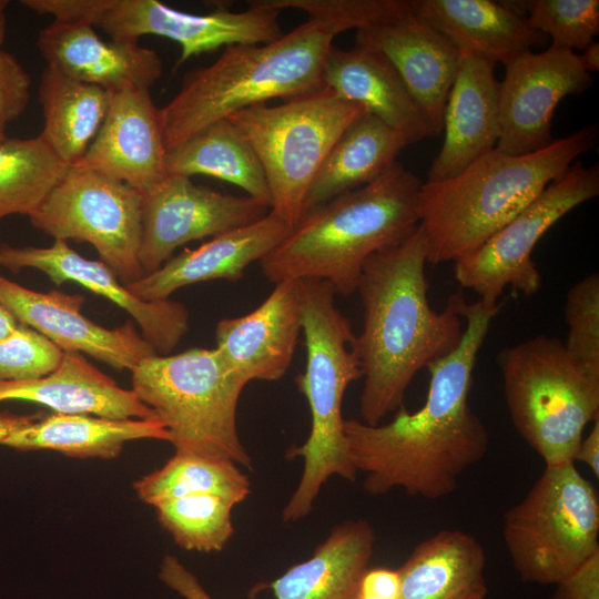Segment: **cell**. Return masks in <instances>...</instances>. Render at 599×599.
Returning a JSON list of instances; mask_svg holds the SVG:
<instances>
[{"label":"cell","instance_id":"cell-14","mask_svg":"<svg viewBox=\"0 0 599 599\" xmlns=\"http://www.w3.org/2000/svg\"><path fill=\"white\" fill-rule=\"evenodd\" d=\"M271 206L196 185L191 177L170 175L143 194L139 262L144 275L159 270L173 252L191 241L214 237L254 223Z\"/></svg>","mask_w":599,"mask_h":599},{"label":"cell","instance_id":"cell-42","mask_svg":"<svg viewBox=\"0 0 599 599\" xmlns=\"http://www.w3.org/2000/svg\"><path fill=\"white\" fill-rule=\"evenodd\" d=\"M551 599H599V551L557 582Z\"/></svg>","mask_w":599,"mask_h":599},{"label":"cell","instance_id":"cell-18","mask_svg":"<svg viewBox=\"0 0 599 599\" xmlns=\"http://www.w3.org/2000/svg\"><path fill=\"white\" fill-rule=\"evenodd\" d=\"M302 329L300 284L286 280L276 283L251 313L221 319L214 349L229 375L242 385L275 382L291 366Z\"/></svg>","mask_w":599,"mask_h":599},{"label":"cell","instance_id":"cell-37","mask_svg":"<svg viewBox=\"0 0 599 599\" xmlns=\"http://www.w3.org/2000/svg\"><path fill=\"white\" fill-rule=\"evenodd\" d=\"M565 318L569 355L588 375L599 378V274L591 273L567 292Z\"/></svg>","mask_w":599,"mask_h":599},{"label":"cell","instance_id":"cell-40","mask_svg":"<svg viewBox=\"0 0 599 599\" xmlns=\"http://www.w3.org/2000/svg\"><path fill=\"white\" fill-rule=\"evenodd\" d=\"M31 78L18 60L0 50V129L19 118L30 95Z\"/></svg>","mask_w":599,"mask_h":599},{"label":"cell","instance_id":"cell-15","mask_svg":"<svg viewBox=\"0 0 599 599\" xmlns=\"http://www.w3.org/2000/svg\"><path fill=\"white\" fill-rule=\"evenodd\" d=\"M593 78L573 51L549 47L526 51L505 63L499 82L500 136L496 149L508 155H525L552 141L556 106L567 95L588 90Z\"/></svg>","mask_w":599,"mask_h":599},{"label":"cell","instance_id":"cell-27","mask_svg":"<svg viewBox=\"0 0 599 599\" xmlns=\"http://www.w3.org/2000/svg\"><path fill=\"white\" fill-rule=\"evenodd\" d=\"M375 531L365 519L336 525L311 558L267 583L276 599H356L374 552Z\"/></svg>","mask_w":599,"mask_h":599},{"label":"cell","instance_id":"cell-32","mask_svg":"<svg viewBox=\"0 0 599 599\" xmlns=\"http://www.w3.org/2000/svg\"><path fill=\"white\" fill-rule=\"evenodd\" d=\"M169 175L212 176L233 184L271 206L261 162L229 120L215 122L167 150Z\"/></svg>","mask_w":599,"mask_h":599},{"label":"cell","instance_id":"cell-34","mask_svg":"<svg viewBox=\"0 0 599 599\" xmlns=\"http://www.w3.org/2000/svg\"><path fill=\"white\" fill-rule=\"evenodd\" d=\"M44 140L0 138V219L30 215L68 170Z\"/></svg>","mask_w":599,"mask_h":599},{"label":"cell","instance_id":"cell-30","mask_svg":"<svg viewBox=\"0 0 599 599\" xmlns=\"http://www.w3.org/2000/svg\"><path fill=\"white\" fill-rule=\"evenodd\" d=\"M169 440L163 424L150 418H106L55 413L21 428L0 444L18 450L49 449L75 458L112 459L135 439Z\"/></svg>","mask_w":599,"mask_h":599},{"label":"cell","instance_id":"cell-11","mask_svg":"<svg viewBox=\"0 0 599 599\" xmlns=\"http://www.w3.org/2000/svg\"><path fill=\"white\" fill-rule=\"evenodd\" d=\"M142 199L119 180L73 165L29 219L54 240L90 243L128 285L144 276L139 262Z\"/></svg>","mask_w":599,"mask_h":599},{"label":"cell","instance_id":"cell-48","mask_svg":"<svg viewBox=\"0 0 599 599\" xmlns=\"http://www.w3.org/2000/svg\"><path fill=\"white\" fill-rule=\"evenodd\" d=\"M19 324L17 317L0 303V339L13 333Z\"/></svg>","mask_w":599,"mask_h":599},{"label":"cell","instance_id":"cell-25","mask_svg":"<svg viewBox=\"0 0 599 599\" xmlns=\"http://www.w3.org/2000/svg\"><path fill=\"white\" fill-rule=\"evenodd\" d=\"M410 10L445 37L459 53L507 63L548 38L532 29L507 1L409 0Z\"/></svg>","mask_w":599,"mask_h":599},{"label":"cell","instance_id":"cell-2","mask_svg":"<svg viewBox=\"0 0 599 599\" xmlns=\"http://www.w3.org/2000/svg\"><path fill=\"white\" fill-rule=\"evenodd\" d=\"M425 235L422 225L403 242L372 255L364 264L356 292L363 325L353 351L362 369V422L380 424L404 406L415 375L459 345L464 331L461 291L443 311L432 308Z\"/></svg>","mask_w":599,"mask_h":599},{"label":"cell","instance_id":"cell-16","mask_svg":"<svg viewBox=\"0 0 599 599\" xmlns=\"http://www.w3.org/2000/svg\"><path fill=\"white\" fill-rule=\"evenodd\" d=\"M0 303L63 352L84 353L116 370L132 372L156 354L132 322L110 329L89 319L82 295L35 292L0 275Z\"/></svg>","mask_w":599,"mask_h":599},{"label":"cell","instance_id":"cell-19","mask_svg":"<svg viewBox=\"0 0 599 599\" xmlns=\"http://www.w3.org/2000/svg\"><path fill=\"white\" fill-rule=\"evenodd\" d=\"M160 109L150 90L111 93L105 118L77 166L119 180L142 194L170 175Z\"/></svg>","mask_w":599,"mask_h":599},{"label":"cell","instance_id":"cell-8","mask_svg":"<svg viewBox=\"0 0 599 599\" xmlns=\"http://www.w3.org/2000/svg\"><path fill=\"white\" fill-rule=\"evenodd\" d=\"M131 373L132 390L163 424L175 450L252 469L236 423L244 385L229 375L214 348L155 354Z\"/></svg>","mask_w":599,"mask_h":599},{"label":"cell","instance_id":"cell-41","mask_svg":"<svg viewBox=\"0 0 599 599\" xmlns=\"http://www.w3.org/2000/svg\"><path fill=\"white\" fill-rule=\"evenodd\" d=\"M109 0H22L39 14H51L59 22H87L94 26Z\"/></svg>","mask_w":599,"mask_h":599},{"label":"cell","instance_id":"cell-35","mask_svg":"<svg viewBox=\"0 0 599 599\" xmlns=\"http://www.w3.org/2000/svg\"><path fill=\"white\" fill-rule=\"evenodd\" d=\"M237 504L215 494L184 496L156 505L160 525L183 549L221 551L234 534L232 510Z\"/></svg>","mask_w":599,"mask_h":599},{"label":"cell","instance_id":"cell-44","mask_svg":"<svg viewBox=\"0 0 599 599\" xmlns=\"http://www.w3.org/2000/svg\"><path fill=\"white\" fill-rule=\"evenodd\" d=\"M356 599H400V577L397 569L368 568L359 582Z\"/></svg>","mask_w":599,"mask_h":599},{"label":"cell","instance_id":"cell-3","mask_svg":"<svg viewBox=\"0 0 599 599\" xmlns=\"http://www.w3.org/2000/svg\"><path fill=\"white\" fill-rule=\"evenodd\" d=\"M422 184L397 161L377 180L305 212L260 261L263 275L274 284L324 281L335 294L351 296L365 262L419 225Z\"/></svg>","mask_w":599,"mask_h":599},{"label":"cell","instance_id":"cell-4","mask_svg":"<svg viewBox=\"0 0 599 599\" xmlns=\"http://www.w3.org/2000/svg\"><path fill=\"white\" fill-rule=\"evenodd\" d=\"M597 142L591 124L525 155L495 148L449 179L423 182L418 215L427 262H456L475 252Z\"/></svg>","mask_w":599,"mask_h":599},{"label":"cell","instance_id":"cell-1","mask_svg":"<svg viewBox=\"0 0 599 599\" xmlns=\"http://www.w3.org/2000/svg\"><path fill=\"white\" fill-rule=\"evenodd\" d=\"M501 306L480 300L466 304L463 338L427 367L428 393L416 412L403 406L390 422L377 425L345 419L348 454L357 473L365 474L368 494L402 488L436 500L454 493L461 474L486 456L489 434L468 396L479 351Z\"/></svg>","mask_w":599,"mask_h":599},{"label":"cell","instance_id":"cell-12","mask_svg":"<svg viewBox=\"0 0 599 599\" xmlns=\"http://www.w3.org/2000/svg\"><path fill=\"white\" fill-rule=\"evenodd\" d=\"M598 194V164L573 162L479 248L454 262L456 281L487 304H497L506 286L526 296L536 294L542 284L532 261L536 244L562 216Z\"/></svg>","mask_w":599,"mask_h":599},{"label":"cell","instance_id":"cell-49","mask_svg":"<svg viewBox=\"0 0 599 599\" xmlns=\"http://www.w3.org/2000/svg\"><path fill=\"white\" fill-rule=\"evenodd\" d=\"M8 6H9V1L0 0V50H1V45L6 37V21H7L6 10Z\"/></svg>","mask_w":599,"mask_h":599},{"label":"cell","instance_id":"cell-33","mask_svg":"<svg viewBox=\"0 0 599 599\" xmlns=\"http://www.w3.org/2000/svg\"><path fill=\"white\" fill-rule=\"evenodd\" d=\"M133 488L143 502L153 507L197 494L221 495L238 505L251 493L247 476L235 463L179 450L164 466L134 481Z\"/></svg>","mask_w":599,"mask_h":599},{"label":"cell","instance_id":"cell-6","mask_svg":"<svg viewBox=\"0 0 599 599\" xmlns=\"http://www.w3.org/2000/svg\"><path fill=\"white\" fill-rule=\"evenodd\" d=\"M305 372L296 376L298 390L311 413V430L287 458L303 457L297 487L282 511L284 522H295L312 511L323 485L334 475L354 481L357 477L344 433L342 403L348 385L362 378L353 351L355 334L348 318L335 305V293L324 281L300 280Z\"/></svg>","mask_w":599,"mask_h":599},{"label":"cell","instance_id":"cell-36","mask_svg":"<svg viewBox=\"0 0 599 599\" xmlns=\"http://www.w3.org/2000/svg\"><path fill=\"white\" fill-rule=\"evenodd\" d=\"M528 24L551 40V47L583 50L599 32L598 0H512Z\"/></svg>","mask_w":599,"mask_h":599},{"label":"cell","instance_id":"cell-20","mask_svg":"<svg viewBox=\"0 0 599 599\" xmlns=\"http://www.w3.org/2000/svg\"><path fill=\"white\" fill-rule=\"evenodd\" d=\"M356 44L387 58L437 136L440 135L459 51L410 9L399 17L356 30Z\"/></svg>","mask_w":599,"mask_h":599},{"label":"cell","instance_id":"cell-5","mask_svg":"<svg viewBox=\"0 0 599 599\" xmlns=\"http://www.w3.org/2000/svg\"><path fill=\"white\" fill-rule=\"evenodd\" d=\"M336 35L309 18L276 41L226 47L213 63L191 70L160 109L166 150L242 110L324 87V65Z\"/></svg>","mask_w":599,"mask_h":599},{"label":"cell","instance_id":"cell-38","mask_svg":"<svg viewBox=\"0 0 599 599\" xmlns=\"http://www.w3.org/2000/svg\"><path fill=\"white\" fill-rule=\"evenodd\" d=\"M281 11L296 9L331 27L337 34L362 29L409 11V0H258Z\"/></svg>","mask_w":599,"mask_h":599},{"label":"cell","instance_id":"cell-29","mask_svg":"<svg viewBox=\"0 0 599 599\" xmlns=\"http://www.w3.org/2000/svg\"><path fill=\"white\" fill-rule=\"evenodd\" d=\"M407 143L395 130L367 112L339 135L305 195L302 215L382 176Z\"/></svg>","mask_w":599,"mask_h":599},{"label":"cell","instance_id":"cell-17","mask_svg":"<svg viewBox=\"0 0 599 599\" xmlns=\"http://www.w3.org/2000/svg\"><path fill=\"white\" fill-rule=\"evenodd\" d=\"M0 266L18 273L31 267L43 272L55 285L75 282L129 313L142 336L159 355H169L189 328L186 307L172 300L146 302L134 296L102 261L88 260L67 241L54 240L49 247L0 245Z\"/></svg>","mask_w":599,"mask_h":599},{"label":"cell","instance_id":"cell-28","mask_svg":"<svg viewBox=\"0 0 599 599\" xmlns=\"http://www.w3.org/2000/svg\"><path fill=\"white\" fill-rule=\"evenodd\" d=\"M486 555L475 536L441 529L420 541L397 569L400 599H485Z\"/></svg>","mask_w":599,"mask_h":599},{"label":"cell","instance_id":"cell-22","mask_svg":"<svg viewBox=\"0 0 599 599\" xmlns=\"http://www.w3.org/2000/svg\"><path fill=\"white\" fill-rule=\"evenodd\" d=\"M495 63L460 53L443 119L444 141L426 182L449 179L496 148L500 136Z\"/></svg>","mask_w":599,"mask_h":599},{"label":"cell","instance_id":"cell-39","mask_svg":"<svg viewBox=\"0 0 599 599\" xmlns=\"http://www.w3.org/2000/svg\"><path fill=\"white\" fill-rule=\"evenodd\" d=\"M64 352L35 329L20 323L0 339V382L37 379L53 372Z\"/></svg>","mask_w":599,"mask_h":599},{"label":"cell","instance_id":"cell-23","mask_svg":"<svg viewBox=\"0 0 599 599\" xmlns=\"http://www.w3.org/2000/svg\"><path fill=\"white\" fill-rule=\"evenodd\" d=\"M291 226L271 211L263 219L185 248L155 272L125 285L146 302L170 300L181 287L213 280L237 282L248 265L261 261L290 233Z\"/></svg>","mask_w":599,"mask_h":599},{"label":"cell","instance_id":"cell-24","mask_svg":"<svg viewBox=\"0 0 599 599\" xmlns=\"http://www.w3.org/2000/svg\"><path fill=\"white\" fill-rule=\"evenodd\" d=\"M323 84L395 130L407 145L437 136L403 79L382 53L361 45L332 47Z\"/></svg>","mask_w":599,"mask_h":599},{"label":"cell","instance_id":"cell-50","mask_svg":"<svg viewBox=\"0 0 599 599\" xmlns=\"http://www.w3.org/2000/svg\"><path fill=\"white\" fill-rule=\"evenodd\" d=\"M4 135H6V134H4V130L0 129V138H1V136H4Z\"/></svg>","mask_w":599,"mask_h":599},{"label":"cell","instance_id":"cell-26","mask_svg":"<svg viewBox=\"0 0 599 599\" xmlns=\"http://www.w3.org/2000/svg\"><path fill=\"white\" fill-rule=\"evenodd\" d=\"M7 400L32 402L60 414L116 419L155 416L132 389L120 387L75 352H64L60 365L40 378L0 382V403Z\"/></svg>","mask_w":599,"mask_h":599},{"label":"cell","instance_id":"cell-10","mask_svg":"<svg viewBox=\"0 0 599 599\" xmlns=\"http://www.w3.org/2000/svg\"><path fill=\"white\" fill-rule=\"evenodd\" d=\"M502 539L521 580L556 585L599 551V497L575 463L545 466L510 507Z\"/></svg>","mask_w":599,"mask_h":599},{"label":"cell","instance_id":"cell-31","mask_svg":"<svg viewBox=\"0 0 599 599\" xmlns=\"http://www.w3.org/2000/svg\"><path fill=\"white\" fill-rule=\"evenodd\" d=\"M38 97L44 119L40 136L68 166L78 164L105 118L111 93L47 65Z\"/></svg>","mask_w":599,"mask_h":599},{"label":"cell","instance_id":"cell-13","mask_svg":"<svg viewBox=\"0 0 599 599\" xmlns=\"http://www.w3.org/2000/svg\"><path fill=\"white\" fill-rule=\"evenodd\" d=\"M247 3L248 9L238 12L217 8L209 13H189L158 0H109L94 26L113 41L138 42L146 34L172 40L181 47L177 67L221 47L265 44L284 34L278 22L281 11L258 0Z\"/></svg>","mask_w":599,"mask_h":599},{"label":"cell","instance_id":"cell-46","mask_svg":"<svg viewBox=\"0 0 599 599\" xmlns=\"http://www.w3.org/2000/svg\"><path fill=\"white\" fill-rule=\"evenodd\" d=\"M39 418V415H13L0 413V443L12 433L27 427Z\"/></svg>","mask_w":599,"mask_h":599},{"label":"cell","instance_id":"cell-9","mask_svg":"<svg viewBox=\"0 0 599 599\" xmlns=\"http://www.w3.org/2000/svg\"><path fill=\"white\" fill-rule=\"evenodd\" d=\"M365 110L327 87L257 104L229 120L251 145L264 170L271 212L293 227L302 216L306 192L344 130Z\"/></svg>","mask_w":599,"mask_h":599},{"label":"cell","instance_id":"cell-7","mask_svg":"<svg viewBox=\"0 0 599 599\" xmlns=\"http://www.w3.org/2000/svg\"><path fill=\"white\" fill-rule=\"evenodd\" d=\"M514 427L545 466L573 463L589 423L599 418V378L582 370L557 337L537 335L499 355Z\"/></svg>","mask_w":599,"mask_h":599},{"label":"cell","instance_id":"cell-45","mask_svg":"<svg viewBox=\"0 0 599 599\" xmlns=\"http://www.w3.org/2000/svg\"><path fill=\"white\" fill-rule=\"evenodd\" d=\"M577 461L587 465L593 476L599 477V418L593 422L588 435L582 437L573 457V463Z\"/></svg>","mask_w":599,"mask_h":599},{"label":"cell","instance_id":"cell-21","mask_svg":"<svg viewBox=\"0 0 599 599\" xmlns=\"http://www.w3.org/2000/svg\"><path fill=\"white\" fill-rule=\"evenodd\" d=\"M37 47L49 67L110 93L150 90L163 72L154 50L138 42L105 41L87 22L53 20L39 32Z\"/></svg>","mask_w":599,"mask_h":599},{"label":"cell","instance_id":"cell-43","mask_svg":"<svg viewBox=\"0 0 599 599\" xmlns=\"http://www.w3.org/2000/svg\"><path fill=\"white\" fill-rule=\"evenodd\" d=\"M159 578L184 599H213L197 578L174 556L163 557Z\"/></svg>","mask_w":599,"mask_h":599},{"label":"cell","instance_id":"cell-47","mask_svg":"<svg viewBox=\"0 0 599 599\" xmlns=\"http://www.w3.org/2000/svg\"><path fill=\"white\" fill-rule=\"evenodd\" d=\"M578 58L587 72H597L599 70V43L592 41L582 50L581 54H578Z\"/></svg>","mask_w":599,"mask_h":599}]
</instances>
